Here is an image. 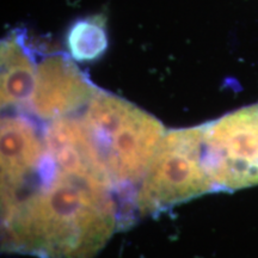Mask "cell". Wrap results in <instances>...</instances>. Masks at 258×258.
I'll list each match as a JSON object with an SVG mask.
<instances>
[{
  "label": "cell",
  "mask_w": 258,
  "mask_h": 258,
  "mask_svg": "<svg viewBox=\"0 0 258 258\" xmlns=\"http://www.w3.org/2000/svg\"><path fill=\"white\" fill-rule=\"evenodd\" d=\"M116 195L108 180L61 169L46 152L34 178L2 203L3 241L43 256H88L120 225Z\"/></svg>",
  "instance_id": "1"
},
{
  "label": "cell",
  "mask_w": 258,
  "mask_h": 258,
  "mask_svg": "<svg viewBox=\"0 0 258 258\" xmlns=\"http://www.w3.org/2000/svg\"><path fill=\"white\" fill-rule=\"evenodd\" d=\"M78 116L117 195L138 186L166 133L161 122L103 90Z\"/></svg>",
  "instance_id": "2"
},
{
  "label": "cell",
  "mask_w": 258,
  "mask_h": 258,
  "mask_svg": "<svg viewBox=\"0 0 258 258\" xmlns=\"http://www.w3.org/2000/svg\"><path fill=\"white\" fill-rule=\"evenodd\" d=\"M215 191L203 160V125L170 129L161 139L132 203L139 215Z\"/></svg>",
  "instance_id": "3"
},
{
  "label": "cell",
  "mask_w": 258,
  "mask_h": 258,
  "mask_svg": "<svg viewBox=\"0 0 258 258\" xmlns=\"http://www.w3.org/2000/svg\"><path fill=\"white\" fill-rule=\"evenodd\" d=\"M203 160L215 191L258 184V103L203 124Z\"/></svg>",
  "instance_id": "4"
},
{
  "label": "cell",
  "mask_w": 258,
  "mask_h": 258,
  "mask_svg": "<svg viewBox=\"0 0 258 258\" xmlns=\"http://www.w3.org/2000/svg\"><path fill=\"white\" fill-rule=\"evenodd\" d=\"M99 92L64 54H53L37 63L36 78L24 109L47 122L79 115Z\"/></svg>",
  "instance_id": "5"
},
{
  "label": "cell",
  "mask_w": 258,
  "mask_h": 258,
  "mask_svg": "<svg viewBox=\"0 0 258 258\" xmlns=\"http://www.w3.org/2000/svg\"><path fill=\"white\" fill-rule=\"evenodd\" d=\"M2 202L9 201L34 178L44 159L42 128L24 115L2 118Z\"/></svg>",
  "instance_id": "6"
},
{
  "label": "cell",
  "mask_w": 258,
  "mask_h": 258,
  "mask_svg": "<svg viewBox=\"0 0 258 258\" xmlns=\"http://www.w3.org/2000/svg\"><path fill=\"white\" fill-rule=\"evenodd\" d=\"M2 108L24 109L34 89L37 64L24 40L14 32L2 41Z\"/></svg>",
  "instance_id": "7"
},
{
  "label": "cell",
  "mask_w": 258,
  "mask_h": 258,
  "mask_svg": "<svg viewBox=\"0 0 258 258\" xmlns=\"http://www.w3.org/2000/svg\"><path fill=\"white\" fill-rule=\"evenodd\" d=\"M106 44L104 21L101 18H86L77 22L67 36L71 56L78 61L97 59L105 50Z\"/></svg>",
  "instance_id": "8"
}]
</instances>
